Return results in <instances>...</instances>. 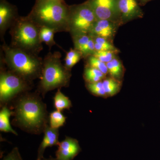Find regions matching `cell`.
Returning <instances> with one entry per match:
<instances>
[{
  "label": "cell",
  "instance_id": "24",
  "mask_svg": "<svg viewBox=\"0 0 160 160\" xmlns=\"http://www.w3.org/2000/svg\"><path fill=\"white\" fill-rule=\"evenodd\" d=\"M86 85L88 91L93 95L104 98H108L103 87L102 81L96 83H86Z\"/></svg>",
  "mask_w": 160,
  "mask_h": 160
},
{
  "label": "cell",
  "instance_id": "9",
  "mask_svg": "<svg viewBox=\"0 0 160 160\" xmlns=\"http://www.w3.org/2000/svg\"><path fill=\"white\" fill-rule=\"evenodd\" d=\"M55 158L50 157L48 159L44 158L43 160H72L82 150L78 140L69 137L59 142Z\"/></svg>",
  "mask_w": 160,
  "mask_h": 160
},
{
  "label": "cell",
  "instance_id": "25",
  "mask_svg": "<svg viewBox=\"0 0 160 160\" xmlns=\"http://www.w3.org/2000/svg\"><path fill=\"white\" fill-rule=\"evenodd\" d=\"M118 52L111 51H96L93 56L102 61L103 62L107 63L111 62L112 60L117 57L116 55Z\"/></svg>",
  "mask_w": 160,
  "mask_h": 160
},
{
  "label": "cell",
  "instance_id": "18",
  "mask_svg": "<svg viewBox=\"0 0 160 160\" xmlns=\"http://www.w3.org/2000/svg\"><path fill=\"white\" fill-rule=\"evenodd\" d=\"M53 101L55 108L58 111L62 112L64 109L69 110L72 106L69 98L63 94L60 89H58L53 98Z\"/></svg>",
  "mask_w": 160,
  "mask_h": 160
},
{
  "label": "cell",
  "instance_id": "7",
  "mask_svg": "<svg viewBox=\"0 0 160 160\" xmlns=\"http://www.w3.org/2000/svg\"><path fill=\"white\" fill-rule=\"evenodd\" d=\"M97 20L92 9L86 2L69 6V32L71 35L89 34Z\"/></svg>",
  "mask_w": 160,
  "mask_h": 160
},
{
  "label": "cell",
  "instance_id": "19",
  "mask_svg": "<svg viewBox=\"0 0 160 160\" xmlns=\"http://www.w3.org/2000/svg\"><path fill=\"white\" fill-rule=\"evenodd\" d=\"M91 36L94 41L96 51H111L119 52V50L115 47L113 43L109 40L100 37Z\"/></svg>",
  "mask_w": 160,
  "mask_h": 160
},
{
  "label": "cell",
  "instance_id": "6",
  "mask_svg": "<svg viewBox=\"0 0 160 160\" xmlns=\"http://www.w3.org/2000/svg\"><path fill=\"white\" fill-rule=\"evenodd\" d=\"M29 82L11 70H5L1 67L0 74V102L1 106L16 97L26 92L31 88Z\"/></svg>",
  "mask_w": 160,
  "mask_h": 160
},
{
  "label": "cell",
  "instance_id": "20",
  "mask_svg": "<svg viewBox=\"0 0 160 160\" xmlns=\"http://www.w3.org/2000/svg\"><path fill=\"white\" fill-rule=\"evenodd\" d=\"M55 33L56 32L54 30L48 27H42L40 29V40L42 42H44L49 46V50H50L52 46L57 45L53 39Z\"/></svg>",
  "mask_w": 160,
  "mask_h": 160
},
{
  "label": "cell",
  "instance_id": "28",
  "mask_svg": "<svg viewBox=\"0 0 160 160\" xmlns=\"http://www.w3.org/2000/svg\"><path fill=\"white\" fill-rule=\"evenodd\" d=\"M140 6H144L147 3L152 0H138Z\"/></svg>",
  "mask_w": 160,
  "mask_h": 160
},
{
  "label": "cell",
  "instance_id": "2",
  "mask_svg": "<svg viewBox=\"0 0 160 160\" xmlns=\"http://www.w3.org/2000/svg\"><path fill=\"white\" fill-rule=\"evenodd\" d=\"M69 6L56 0H37L28 17L40 27L69 32Z\"/></svg>",
  "mask_w": 160,
  "mask_h": 160
},
{
  "label": "cell",
  "instance_id": "27",
  "mask_svg": "<svg viewBox=\"0 0 160 160\" xmlns=\"http://www.w3.org/2000/svg\"><path fill=\"white\" fill-rule=\"evenodd\" d=\"M2 160H23L18 149L15 147L9 153L3 158Z\"/></svg>",
  "mask_w": 160,
  "mask_h": 160
},
{
  "label": "cell",
  "instance_id": "21",
  "mask_svg": "<svg viewBox=\"0 0 160 160\" xmlns=\"http://www.w3.org/2000/svg\"><path fill=\"white\" fill-rule=\"evenodd\" d=\"M82 58H83V55L81 52L74 49H71L66 53L65 66L68 69L71 70L73 66Z\"/></svg>",
  "mask_w": 160,
  "mask_h": 160
},
{
  "label": "cell",
  "instance_id": "17",
  "mask_svg": "<svg viewBox=\"0 0 160 160\" xmlns=\"http://www.w3.org/2000/svg\"><path fill=\"white\" fill-rule=\"evenodd\" d=\"M83 77L86 83H93L102 81L106 76L98 69L85 66Z\"/></svg>",
  "mask_w": 160,
  "mask_h": 160
},
{
  "label": "cell",
  "instance_id": "23",
  "mask_svg": "<svg viewBox=\"0 0 160 160\" xmlns=\"http://www.w3.org/2000/svg\"><path fill=\"white\" fill-rule=\"evenodd\" d=\"M86 66L92 67L99 70L105 75L108 74V70L106 63L96 58L93 56H90L86 59Z\"/></svg>",
  "mask_w": 160,
  "mask_h": 160
},
{
  "label": "cell",
  "instance_id": "10",
  "mask_svg": "<svg viewBox=\"0 0 160 160\" xmlns=\"http://www.w3.org/2000/svg\"><path fill=\"white\" fill-rule=\"evenodd\" d=\"M117 5L122 25L144 16L138 0H117Z\"/></svg>",
  "mask_w": 160,
  "mask_h": 160
},
{
  "label": "cell",
  "instance_id": "12",
  "mask_svg": "<svg viewBox=\"0 0 160 160\" xmlns=\"http://www.w3.org/2000/svg\"><path fill=\"white\" fill-rule=\"evenodd\" d=\"M18 17L12 6L6 1L2 0L0 4V35L2 41L7 29H10Z\"/></svg>",
  "mask_w": 160,
  "mask_h": 160
},
{
  "label": "cell",
  "instance_id": "4",
  "mask_svg": "<svg viewBox=\"0 0 160 160\" xmlns=\"http://www.w3.org/2000/svg\"><path fill=\"white\" fill-rule=\"evenodd\" d=\"M61 58V53L58 52H49L43 60L38 90L43 97L48 92L69 86L71 70L62 65Z\"/></svg>",
  "mask_w": 160,
  "mask_h": 160
},
{
  "label": "cell",
  "instance_id": "26",
  "mask_svg": "<svg viewBox=\"0 0 160 160\" xmlns=\"http://www.w3.org/2000/svg\"><path fill=\"white\" fill-rule=\"evenodd\" d=\"M111 62L114 69V78L122 82L125 70L122 62L117 57L114 58Z\"/></svg>",
  "mask_w": 160,
  "mask_h": 160
},
{
  "label": "cell",
  "instance_id": "29",
  "mask_svg": "<svg viewBox=\"0 0 160 160\" xmlns=\"http://www.w3.org/2000/svg\"><path fill=\"white\" fill-rule=\"evenodd\" d=\"M56 1H59V2H64V0H56Z\"/></svg>",
  "mask_w": 160,
  "mask_h": 160
},
{
  "label": "cell",
  "instance_id": "5",
  "mask_svg": "<svg viewBox=\"0 0 160 160\" xmlns=\"http://www.w3.org/2000/svg\"><path fill=\"white\" fill-rule=\"evenodd\" d=\"M41 27L29 17H18L10 28V46L38 55L43 49L39 33Z\"/></svg>",
  "mask_w": 160,
  "mask_h": 160
},
{
  "label": "cell",
  "instance_id": "8",
  "mask_svg": "<svg viewBox=\"0 0 160 160\" xmlns=\"http://www.w3.org/2000/svg\"><path fill=\"white\" fill-rule=\"evenodd\" d=\"M85 2L92 9L98 20H110L122 25L117 0H88Z\"/></svg>",
  "mask_w": 160,
  "mask_h": 160
},
{
  "label": "cell",
  "instance_id": "22",
  "mask_svg": "<svg viewBox=\"0 0 160 160\" xmlns=\"http://www.w3.org/2000/svg\"><path fill=\"white\" fill-rule=\"evenodd\" d=\"M66 119L62 112L55 110L49 114V126L53 129H58L60 127L64 126Z\"/></svg>",
  "mask_w": 160,
  "mask_h": 160
},
{
  "label": "cell",
  "instance_id": "11",
  "mask_svg": "<svg viewBox=\"0 0 160 160\" xmlns=\"http://www.w3.org/2000/svg\"><path fill=\"white\" fill-rule=\"evenodd\" d=\"M119 24L110 20H97L93 25L89 34L92 36L100 37L112 42Z\"/></svg>",
  "mask_w": 160,
  "mask_h": 160
},
{
  "label": "cell",
  "instance_id": "15",
  "mask_svg": "<svg viewBox=\"0 0 160 160\" xmlns=\"http://www.w3.org/2000/svg\"><path fill=\"white\" fill-rule=\"evenodd\" d=\"M12 114L11 111L7 106H3L0 111V130L6 132H11L15 135L18 133L12 128L10 125V116Z\"/></svg>",
  "mask_w": 160,
  "mask_h": 160
},
{
  "label": "cell",
  "instance_id": "3",
  "mask_svg": "<svg viewBox=\"0 0 160 160\" xmlns=\"http://www.w3.org/2000/svg\"><path fill=\"white\" fill-rule=\"evenodd\" d=\"M2 47L3 52L2 61L9 70L29 82L40 78L43 59L38 55L9 46L5 42Z\"/></svg>",
  "mask_w": 160,
  "mask_h": 160
},
{
  "label": "cell",
  "instance_id": "14",
  "mask_svg": "<svg viewBox=\"0 0 160 160\" xmlns=\"http://www.w3.org/2000/svg\"><path fill=\"white\" fill-rule=\"evenodd\" d=\"M44 132V137L38 149L37 160H43L44 158L43 155L47 147L58 146L59 143L58 129H53L47 125Z\"/></svg>",
  "mask_w": 160,
  "mask_h": 160
},
{
  "label": "cell",
  "instance_id": "13",
  "mask_svg": "<svg viewBox=\"0 0 160 160\" xmlns=\"http://www.w3.org/2000/svg\"><path fill=\"white\" fill-rule=\"evenodd\" d=\"M74 49L81 52L83 58L92 56L96 52L94 41L89 33H80L71 35Z\"/></svg>",
  "mask_w": 160,
  "mask_h": 160
},
{
  "label": "cell",
  "instance_id": "16",
  "mask_svg": "<svg viewBox=\"0 0 160 160\" xmlns=\"http://www.w3.org/2000/svg\"><path fill=\"white\" fill-rule=\"evenodd\" d=\"M103 87L107 97H112L118 93L122 86V81L111 77L106 78L102 80Z\"/></svg>",
  "mask_w": 160,
  "mask_h": 160
},
{
  "label": "cell",
  "instance_id": "1",
  "mask_svg": "<svg viewBox=\"0 0 160 160\" xmlns=\"http://www.w3.org/2000/svg\"><path fill=\"white\" fill-rule=\"evenodd\" d=\"M12 114L14 125L29 133L39 134L47 126L46 106L38 93L26 92L21 94L15 102Z\"/></svg>",
  "mask_w": 160,
  "mask_h": 160
}]
</instances>
